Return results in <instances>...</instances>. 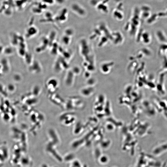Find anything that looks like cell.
<instances>
[{"instance_id": "6da1fadb", "label": "cell", "mask_w": 167, "mask_h": 167, "mask_svg": "<svg viewBox=\"0 0 167 167\" xmlns=\"http://www.w3.org/2000/svg\"><path fill=\"white\" fill-rule=\"evenodd\" d=\"M56 2L58 3L59 4H62L63 3L65 0H55Z\"/></svg>"}, {"instance_id": "7a4b0ae2", "label": "cell", "mask_w": 167, "mask_h": 167, "mask_svg": "<svg viewBox=\"0 0 167 167\" xmlns=\"http://www.w3.org/2000/svg\"><path fill=\"white\" fill-rule=\"evenodd\" d=\"M46 3L51 4L53 3V0H45Z\"/></svg>"}]
</instances>
